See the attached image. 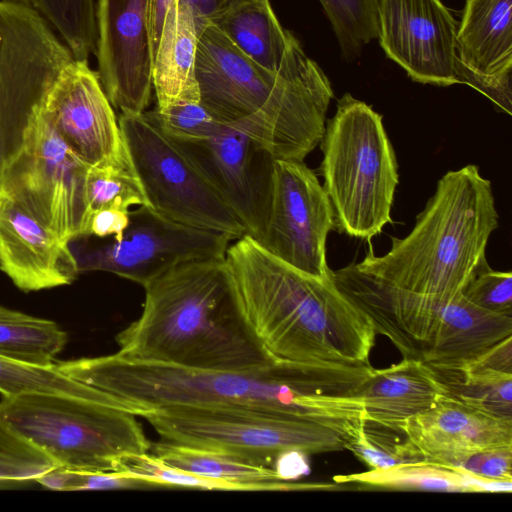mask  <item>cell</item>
<instances>
[{
    "mask_svg": "<svg viewBox=\"0 0 512 512\" xmlns=\"http://www.w3.org/2000/svg\"><path fill=\"white\" fill-rule=\"evenodd\" d=\"M67 377L135 416L170 407L261 406L345 436L364 417L357 397L371 364L275 361L252 370H210L134 361L118 354L56 362Z\"/></svg>",
    "mask_w": 512,
    "mask_h": 512,
    "instance_id": "cell-1",
    "label": "cell"
},
{
    "mask_svg": "<svg viewBox=\"0 0 512 512\" xmlns=\"http://www.w3.org/2000/svg\"><path fill=\"white\" fill-rule=\"evenodd\" d=\"M254 336L276 361L370 364L376 332L333 277L305 274L248 235L224 258Z\"/></svg>",
    "mask_w": 512,
    "mask_h": 512,
    "instance_id": "cell-2",
    "label": "cell"
},
{
    "mask_svg": "<svg viewBox=\"0 0 512 512\" xmlns=\"http://www.w3.org/2000/svg\"><path fill=\"white\" fill-rule=\"evenodd\" d=\"M195 75L200 101L214 117L255 138L275 158L304 160L320 144L334 94L295 36L279 70L271 72L208 23L198 38Z\"/></svg>",
    "mask_w": 512,
    "mask_h": 512,
    "instance_id": "cell-3",
    "label": "cell"
},
{
    "mask_svg": "<svg viewBox=\"0 0 512 512\" xmlns=\"http://www.w3.org/2000/svg\"><path fill=\"white\" fill-rule=\"evenodd\" d=\"M144 289L142 314L116 337L119 356L232 371L276 361L247 324L224 258L178 265Z\"/></svg>",
    "mask_w": 512,
    "mask_h": 512,
    "instance_id": "cell-4",
    "label": "cell"
},
{
    "mask_svg": "<svg viewBox=\"0 0 512 512\" xmlns=\"http://www.w3.org/2000/svg\"><path fill=\"white\" fill-rule=\"evenodd\" d=\"M491 182L476 165L445 173L404 238L376 256L372 247L354 263L370 278L402 291L436 298L461 293L468 280L489 266L486 247L498 227Z\"/></svg>",
    "mask_w": 512,
    "mask_h": 512,
    "instance_id": "cell-5",
    "label": "cell"
},
{
    "mask_svg": "<svg viewBox=\"0 0 512 512\" xmlns=\"http://www.w3.org/2000/svg\"><path fill=\"white\" fill-rule=\"evenodd\" d=\"M332 277L403 359L420 360L438 373L457 374L512 335V316L485 311L462 293L436 298L402 291L361 273L354 263L332 271Z\"/></svg>",
    "mask_w": 512,
    "mask_h": 512,
    "instance_id": "cell-6",
    "label": "cell"
},
{
    "mask_svg": "<svg viewBox=\"0 0 512 512\" xmlns=\"http://www.w3.org/2000/svg\"><path fill=\"white\" fill-rule=\"evenodd\" d=\"M320 145L322 186L333 209L335 228L369 241L392 222L399 183L396 155L382 115L345 93L326 121Z\"/></svg>",
    "mask_w": 512,
    "mask_h": 512,
    "instance_id": "cell-7",
    "label": "cell"
},
{
    "mask_svg": "<svg viewBox=\"0 0 512 512\" xmlns=\"http://www.w3.org/2000/svg\"><path fill=\"white\" fill-rule=\"evenodd\" d=\"M0 421L56 466L72 470L119 471L127 457L151 447L135 415L76 396L31 392L3 397Z\"/></svg>",
    "mask_w": 512,
    "mask_h": 512,
    "instance_id": "cell-8",
    "label": "cell"
},
{
    "mask_svg": "<svg viewBox=\"0 0 512 512\" xmlns=\"http://www.w3.org/2000/svg\"><path fill=\"white\" fill-rule=\"evenodd\" d=\"M140 416L163 441L225 452L270 468L288 451L311 455L345 449L346 438L337 431L261 406H181Z\"/></svg>",
    "mask_w": 512,
    "mask_h": 512,
    "instance_id": "cell-9",
    "label": "cell"
},
{
    "mask_svg": "<svg viewBox=\"0 0 512 512\" xmlns=\"http://www.w3.org/2000/svg\"><path fill=\"white\" fill-rule=\"evenodd\" d=\"M118 123L151 209L177 223L226 234L233 241L246 235L239 219L150 112L120 114Z\"/></svg>",
    "mask_w": 512,
    "mask_h": 512,
    "instance_id": "cell-10",
    "label": "cell"
},
{
    "mask_svg": "<svg viewBox=\"0 0 512 512\" xmlns=\"http://www.w3.org/2000/svg\"><path fill=\"white\" fill-rule=\"evenodd\" d=\"M74 59L36 10L0 0V183L46 94Z\"/></svg>",
    "mask_w": 512,
    "mask_h": 512,
    "instance_id": "cell-11",
    "label": "cell"
},
{
    "mask_svg": "<svg viewBox=\"0 0 512 512\" xmlns=\"http://www.w3.org/2000/svg\"><path fill=\"white\" fill-rule=\"evenodd\" d=\"M88 169L39 107L20 149L3 170L0 190L60 240L70 243L87 235Z\"/></svg>",
    "mask_w": 512,
    "mask_h": 512,
    "instance_id": "cell-12",
    "label": "cell"
},
{
    "mask_svg": "<svg viewBox=\"0 0 512 512\" xmlns=\"http://www.w3.org/2000/svg\"><path fill=\"white\" fill-rule=\"evenodd\" d=\"M129 219L118 240L83 236L69 243L79 273L109 272L144 287L178 265L225 258L233 241L226 234L172 221L146 205L130 211Z\"/></svg>",
    "mask_w": 512,
    "mask_h": 512,
    "instance_id": "cell-13",
    "label": "cell"
},
{
    "mask_svg": "<svg viewBox=\"0 0 512 512\" xmlns=\"http://www.w3.org/2000/svg\"><path fill=\"white\" fill-rule=\"evenodd\" d=\"M335 229L330 201L304 160L276 158L265 232L259 244L310 276L327 280L332 270L326 240Z\"/></svg>",
    "mask_w": 512,
    "mask_h": 512,
    "instance_id": "cell-14",
    "label": "cell"
},
{
    "mask_svg": "<svg viewBox=\"0 0 512 512\" xmlns=\"http://www.w3.org/2000/svg\"><path fill=\"white\" fill-rule=\"evenodd\" d=\"M176 142L239 219L246 235L260 242L268 218L276 159L271 152L230 125H223L204 140Z\"/></svg>",
    "mask_w": 512,
    "mask_h": 512,
    "instance_id": "cell-15",
    "label": "cell"
},
{
    "mask_svg": "<svg viewBox=\"0 0 512 512\" xmlns=\"http://www.w3.org/2000/svg\"><path fill=\"white\" fill-rule=\"evenodd\" d=\"M378 40L415 82L458 84V21L441 0H379Z\"/></svg>",
    "mask_w": 512,
    "mask_h": 512,
    "instance_id": "cell-16",
    "label": "cell"
},
{
    "mask_svg": "<svg viewBox=\"0 0 512 512\" xmlns=\"http://www.w3.org/2000/svg\"><path fill=\"white\" fill-rule=\"evenodd\" d=\"M40 109L65 144L87 165L127 157L118 118L88 60L74 59L58 76Z\"/></svg>",
    "mask_w": 512,
    "mask_h": 512,
    "instance_id": "cell-17",
    "label": "cell"
},
{
    "mask_svg": "<svg viewBox=\"0 0 512 512\" xmlns=\"http://www.w3.org/2000/svg\"><path fill=\"white\" fill-rule=\"evenodd\" d=\"M149 0H98L95 55L102 87L120 114L146 111L152 96Z\"/></svg>",
    "mask_w": 512,
    "mask_h": 512,
    "instance_id": "cell-18",
    "label": "cell"
},
{
    "mask_svg": "<svg viewBox=\"0 0 512 512\" xmlns=\"http://www.w3.org/2000/svg\"><path fill=\"white\" fill-rule=\"evenodd\" d=\"M459 83L512 113V0H465L456 33Z\"/></svg>",
    "mask_w": 512,
    "mask_h": 512,
    "instance_id": "cell-19",
    "label": "cell"
},
{
    "mask_svg": "<svg viewBox=\"0 0 512 512\" xmlns=\"http://www.w3.org/2000/svg\"><path fill=\"white\" fill-rule=\"evenodd\" d=\"M0 270L24 292L69 285L80 274L69 243L1 190Z\"/></svg>",
    "mask_w": 512,
    "mask_h": 512,
    "instance_id": "cell-20",
    "label": "cell"
},
{
    "mask_svg": "<svg viewBox=\"0 0 512 512\" xmlns=\"http://www.w3.org/2000/svg\"><path fill=\"white\" fill-rule=\"evenodd\" d=\"M400 428L425 461L446 466L484 449L512 446V420L450 393Z\"/></svg>",
    "mask_w": 512,
    "mask_h": 512,
    "instance_id": "cell-21",
    "label": "cell"
},
{
    "mask_svg": "<svg viewBox=\"0 0 512 512\" xmlns=\"http://www.w3.org/2000/svg\"><path fill=\"white\" fill-rule=\"evenodd\" d=\"M449 394L437 373L420 360L403 359L384 369H373L357 397L365 418L393 428L419 415Z\"/></svg>",
    "mask_w": 512,
    "mask_h": 512,
    "instance_id": "cell-22",
    "label": "cell"
},
{
    "mask_svg": "<svg viewBox=\"0 0 512 512\" xmlns=\"http://www.w3.org/2000/svg\"><path fill=\"white\" fill-rule=\"evenodd\" d=\"M200 32L182 0H173L165 15L152 60V86L157 109L183 101H199L195 60Z\"/></svg>",
    "mask_w": 512,
    "mask_h": 512,
    "instance_id": "cell-23",
    "label": "cell"
},
{
    "mask_svg": "<svg viewBox=\"0 0 512 512\" xmlns=\"http://www.w3.org/2000/svg\"><path fill=\"white\" fill-rule=\"evenodd\" d=\"M150 453L186 472L230 485L234 491H311L337 489V484L282 480L273 468L253 464L231 454L161 441Z\"/></svg>",
    "mask_w": 512,
    "mask_h": 512,
    "instance_id": "cell-24",
    "label": "cell"
},
{
    "mask_svg": "<svg viewBox=\"0 0 512 512\" xmlns=\"http://www.w3.org/2000/svg\"><path fill=\"white\" fill-rule=\"evenodd\" d=\"M337 484H358L390 490H425L443 492H507L512 482L485 480L460 469L421 461L385 469L334 477Z\"/></svg>",
    "mask_w": 512,
    "mask_h": 512,
    "instance_id": "cell-25",
    "label": "cell"
},
{
    "mask_svg": "<svg viewBox=\"0 0 512 512\" xmlns=\"http://www.w3.org/2000/svg\"><path fill=\"white\" fill-rule=\"evenodd\" d=\"M212 23L249 58L271 72L279 70L293 37L279 22L269 0L246 1Z\"/></svg>",
    "mask_w": 512,
    "mask_h": 512,
    "instance_id": "cell-26",
    "label": "cell"
},
{
    "mask_svg": "<svg viewBox=\"0 0 512 512\" xmlns=\"http://www.w3.org/2000/svg\"><path fill=\"white\" fill-rule=\"evenodd\" d=\"M66 342V333L54 321L0 306L1 357L51 366Z\"/></svg>",
    "mask_w": 512,
    "mask_h": 512,
    "instance_id": "cell-27",
    "label": "cell"
},
{
    "mask_svg": "<svg viewBox=\"0 0 512 512\" xmlns=\"http://www.w3.org/2000/svg\"><path fill=\"white\" fill-rule=\"evenodd\" d=\"M345 449L370 469H385L425 461L401 428L361 418L347 437Z\"/></svg>",
    "mask_w": 512,
    "mask_h": 512,
    "instance_id": "cell-28",
    "label": "cell"
},
{
    "mask_svg": "<svg viewBox=\"0 0 512 512\" xmlns=\"http://www.w3.org/2000/svg\"><path fill=\"white\" fill-rule=\"evenodd\" d=\"M0 392L3 397L23 393H55L104 403L103 395L63 374L55 365L37 366L0 356Z\"/></svg>",
    "mask_w": 512,
    "mask_h": 512,
    "instance_id": "cell-29",
    "label": "cell"
},
{
    "mask_svg": "<svg viewBox=\"0 0 512 512\" xmlns=\"http://www.w3.org/2000/svg\"><path fill=\"white\" fill-rule=\"evenodd\" d=\"M346 61L357 59L378 38L379 0H319Z\"/></svg>",
    "mask_w": 512,
    "mask_h": 512,
    "instance_id": "cell-30",
    "label": "cell"
},
{
    "mask_svg": "<svg viewBox=\"0 0 512 512\" xmlns=\"http://www.w3.org/2000/svg\"><path fill=\"white\" fill-rule=\"evenodd\" d=\"M86 197L90 215L105 207L129 209L148 202L130 159L89 166Z\"/></svg>",
    "mask_w": 512,
    "mask_h": 512,
    "instance_id": "cell-31",
    "label": "cell"
},
{
    "mask_svg": "<svg viewBox=\"0 0 512 512\" xmlns=\"http://www.w3.org/2000/svg\"><path fill=\"white\" fill-rule=\"evenodd\" d=\"M162 131L179 142H195L216 134L223 123L201 103L183 101L149 111Z\"/></svg>",
    "mask_w": 512,
    "mask_h": 512,
    "instance_id": "cell-32",
    "label": "cell"
},
{
    "mask_svg": "<svg viewBox=\"0 0 512 512\" xmlns=\"http://www.w3.org/2000/svg\"><path fill=\"white\" fill-rule=\"evenodd\" d=\"M36 10L66 41L91 35L96 29L94 0H10Z\"/></svg>",
    "mask_w": 512,
    "mask_h": 512,
    "instance_id": "cell-33",
    "label": "cell"
},
{
    "mask_svg": "<svg viewBox=\"0 0 512 512\" xmlns=\"http://www.w3.org/2000/svg\"><path fill=\"white\" fill-rule=\"evenodd\" d=\"M119 472L143 479L155 487L234 491L226 483L172 467L150 452L127 457L122 462Z\"/></svg>",
    "mask_w": 512,
    "mask_h": 512,
    "instance_id": "cell-34",
    "label": "cell"
},
{
    "mask_svg": "<svg viewBox=\"0 0 512 512\" xmlns=\"http://www.w3.org/2000/svg\"><path fill=\"white\" fill-rule=\"evenodd\" d=\"M55 463L0 421V482L36 480Z\"/></svg>",
    "mask_w": 512,
    "mask_h": 512,
    "instance_id": "cell-35",
    "label": "cell"
},
{
    "mask_svg": "<svg viewBox=\"0 0 512 512\" xmlns=\"http://www.w3.org/2000/svg\"><path fill=\"white\" fill-rule=\"evenodd\" d=\"M43 486L60 491L142 489L155 487L143 479L114 472H91L55 466L36 479Z\"/></svg>",
    "mask_w": 512,
    "mask_h": 512,
    "instance_id": "cell-36",
    "label": "cell"
},
{
    "mask_svg": "<svg viewBox=\"0 0 512 512\" xmlns=\"http://www.w3.org/2000/svg\"><path fill=\"white\" fill-rule=\"evenodd\" d=\"M462 295L473 305L494 314L512 316V274L487 266L465 284Z\"/></svg>",
    "mask_w": 512,
    "mask_h": 512,
    "instance_id": "cell-37",
    "label": "cell"
},
{
    "mask_svg": "<svg viewBox=\"0 0 512 512\" xmlns=\"http://www.w3.org/2000/svg\"><path fill=\"white\" fill-rule=\"evenodd\" d=\"M441 379L454 380L464 385H482L512 378V335L491 346L467 363L457 374Z\"/></svg>",
    "mask_w": 512,
    "mask_h": 512,
    "instance_id": "cell-38",
    "label": "cell"
},
{
    "mask_svg": "<svg viewBox=\"0 0 512 512\" xmlns=\"http://www.w3.org/2000/svg\"><path fill=\"white\" fill-rule=\"evenodd\" d=\"M441 381L451 395L495 416L512 420V378L482 385H464L448 379Z\"/></svg>",
    "mask_w": 512,
    "mask_h": 512,
    "instance_id": "cell-39",
    "label": "cell"
},
{
    "mask_svg": "<svg viewBox=\"0 0 512 512\" xmlns=\"http://www.w3.org/2000/svg\"><path fill=\"white\" fill-rule=\"evenodd\" d=\"M449 467L485 480L512 482V446L484 449Z\"/></svg>",
    "mask_w": 512,
    "mask_h": 512,
    "instance_id": "cell-40",
    "label": "cell"
},
{
    "mask_svg": "<svg viewBox=\"0 0 512 512\" xmlns=\"http://www.w3.org/2000/svg\"><path fill=\"white\" fill-rule=\"evenodd\" d=\"M129 209L105 207L91 213L87 235L99 239H120L129 225Z\"/></svg>",
    "mask_w": 512,
    "mask_h": 512,
    "instance_id": "cell-41",
    "label": "cell"
},
{
    "mask_svg": "<svg viewBox=\"0 0 512 512\" xmlns=\"http://www.w3.org/2000/svg\"><path fill=\"white\" fill-rule=\"evenodd\" d=\"M190 8L199 32L234 7L249 0H182Z\"/></svg>",
    "mask_w": 512,
    "mask_h": 512,
    "instance_id": "cell-42",
    "label": "cell"
},
{
    "mask_svg": "<svg viewBox=\"0 0 512 512\" xmlns=\"http://www.w3.org/2000/svg\"><path fill=\"white\" fill-rule=\"evenodd\" d=\"M307 456L300 451L285 452L276 459L273 469L282 480L296 481L309 473Z\"/></svg>",
    "mask_w": 512,
    "mask_h": 512,
    "instance_id": "cell-43",
    "label": "cell"
},
{
    "mask_svg": "<svg viewBox=\"0 0 512 512\" xmlns=\"http://www.w3.org/2000/svg\"><path fill=\"white\" fill-rule=\"evenodd\" d=\"M172 1L173 0L148 1L147 32L151 61L153 60V57L157 49L166 12Z\"/></svg>",
    "mask_w": 512,
    "mask_h": 512,
    "instance_id": "cell-44",
    "label": "cell"
}]
</instances>
